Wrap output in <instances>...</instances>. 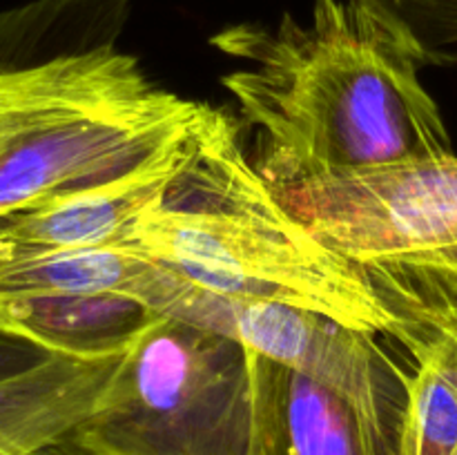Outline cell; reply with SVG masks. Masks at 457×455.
<instances>
[{"label":"cell","instance_id":"6da1fadb","mask_svg":"<svg viewBox=\"0 0 457 455\" xmlns=\"http://www.w3.org/2000/svg\"><path fill=\"white\" fill-rule=\"evenodd\" d=\"M210 45L241 62L221 85L275 187L453 152L418 54L355 0H315L306 22H239Z\"/></svg>","mask_w":457,"mask_h":455},{"label":"cell","instance_id":"7a4b0ae2","mask_svg":"<svg viewBox=\"0 0 457 455\" xmlns=\"http://www.w3.org/2000/svg\"><path fill=\"white\" fill-rule=\"evenodd\" d=\"M129 245L223 297L306 308L373 337L395 339L404 324L357 263L286 208L245 154L239 125L210 105Z\"/></svg>","mask_w":457,"mask_h":455},{"label":"cell","instance_id":"3957f363","mask_svg":"<svg viewBox=\"0 0 457 455\" xmlns=\"http://www.w3.org/2000/svg\"><path fill=\"white\" fill-rule=\"evenodd\" d=\"M205 110L116 47L0 67V219L128 174Z\"/></svg>","mask_w":457,"mask_h":455},{"label":"cell","instance_id":"277c9868","mask_svg":"<svg viewBox=\"0 0 457 455\" xmlns=\"http://www.w3.org/2000/svg\"><path fill=\"white\" fill-rule=\"evenodd\" d=\"M286 208L402 310L457 312V154L277 187Z\"/></svg>","mask_w":457,"mask_h":455},{"label":"cell","instance_id":"5b68a950","mask_svg":"<svg viewBox=\"0 0 457 455\" xmlns=\"http://www.w3.org/2000/svg\"><path fill=\"white\" fill-rule=\"evenodd\" d=\"M250 422L248 351L156 317L74 435L96 455H248Z\"/></svg>","mask_w":457,"mask_h":455},{"label":"cell","instance_id":"8992f818","mask_svg":"<svg viewBox=\"0 0 457 455\" xmlns=\"http://www.w3.org/2000/svg\"><path fill=\"white\" fill-rule=\"evenodd\" d=\"M165 317L232 339L248 352L320 382L395 442L406 368L379 346V337L306 308L241 302L190 281Z\"/></svg>","mask_w":457,"mask_h":455},{"label":"cell","instance_id":"52a82bcc","mask_svg":"<svg viewBox=\"0 0 457 455\" xmlns=\"http://www.w3.org/2000/svg\"><path fill=\"white\" fill-rule=\"evenodd\" d=\"M192 134L112 181L3 217L0 257L129 245L137 223L186 163Z\"/></svg>","mask_w":457,"mask_h":455},{"label":"cell","instance_id":"ba28073f","mask_svg":"<svg viewBox=\"0 0 457 455\" xmlns=\"http://www.w3.org/2000/svg\"><path fill=\"white\" fill-rule=\"evenodd\" d=\"M248 368V455H395V442L330 388L254 352Z\"/></svg>","mask_w":457,"mask_h":455},{"label":"cell","instance_id":"9c48e42d","mask_svg":"<svg viewBox=\"0 0 457 455\" xmlns=\"http://www.w3.org/2000/svg\"><path fill=\"white\" fill-rule=\"evenodd\" d=\"M123 355H45L0 379V455H34L71 435L101 404Z\"/></svg>","mask_w":457,"mask_h":455},{"label":"cell","instance_id":"30bf717a","mask_svg":"<svg viewBox=\"0 0 457 455\" xmlns=\"http://www.w3.org/2000/svg\"><path fill=\"white\" fill-rule=\"evenodd\" d=\"M409 352L395 455H457V312H400Z\"/></svg>","mask_w":457,"mask_h":455},{"label":"cell","instance_id":"8fae6325","mask_svg":"<svg viewBox=\"0 0 457 455\" xmlns=\"http://www.w3.org/2000/svg\"><path fill=\"white\" fill-rule=\"evenodd\" d=\"M159 315L137 302L98 294H31L0 299V333L49 355L103 360L123 355Z\"/></svg>","mask_w":457,"mask_h":455},{"label":"cell","instance_id":"7c38bea8","mask_svg":"<svg viewBox=\"0 0 457 455\" xmlns=\"http://www.w3.org/2000/svg\"><path fill=\"white\" fill-rule=\"evenodd\" d=\"M404 40L424 67L446 65L457 47V0H355Z\"/></svg>","mask_w":457,"mask_h":455},{"label":"cell","instance_id":"4fadbf2b","mask_svg":"<svg viewBox=\"0 0 457 455\" xmlns=\"http://www.w3.org/2000/svg\"><path fill=\"white\" fill-rule=\"evenodd\" d=\"M34 29L21 7L0 12V67H16L29 61Z\"/></svg>","mask_w":457,"mask_h":455},{"label":"cell","instance_id":"5bb4252c","mask_svg":"<svg viewBox=\"0 0 457 455\" xmlns=\"http://www.w3.org/2000/svg\"><path fill=\"white\" fill-rule=\"evenodd\" d=\"M45 355H49V352L40 351L38 346L25 342V339L0 333V379L36 364Z\"/></svg>","mask_w":457,"mask_h":455},{"label":"cell","instance_id":"9a60e30c","mask_svg":"<svg viewBox=\"0 0 457 455\" xmlns=\"http://www.w3.org/2000/svg\"><path fill=\"white\" fill-rule=\"evenodd\" d=\"M34 455H96V453H92L87 446L80 444V442L76 440L74 433H71V435H67V437H62V440L54 442V444L45 446V449H40L38 453H34Z\"/></svg>","mask_w":457,"mask_h":455}]
</instances>
